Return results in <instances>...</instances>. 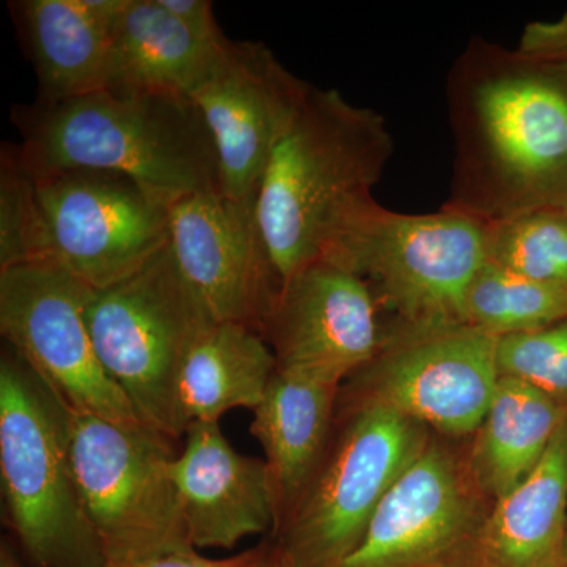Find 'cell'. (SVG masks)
Returning <instances> with one entry per match:
<instances>
[{"label": "cell", "instance_id": "6da1fadb", "mask_svg": "<svg viewBox=\"0 0 567 567\" xmlns=\"http://www.w3.org/2000/svg\"><path fill=\"white\" fill-rule=\"evenodd\" d=\"M453 183L443 207L484 224L567 213V80L475 37L446 82Z\"/></svg>", "mask_w": 567, "mask_h": 567}, {"label": "cell", "instance_id": "7a4b0ae2", "mask_svg": "<svg viewBox=\"0 0 567 567\" xmlns=\"http://www.w3.org/2000/svg\"><path fill=\"white\" fill-rule=\"evenodd\" d=\"M394 152L386 118L311 85L268 159L256 215L281 284L323 259L375 203Z\"/></svg>", "mask_w": 567, "mask_h": 567}, {"label": "cell", "instance_id": "3957f363", "mask_svg": "<svg viewBox=\"0 0 567 567\" xmlns=\"http://www.w3.org/2000/svg\"><path fill=\"white\" fill-rule=\"evenodd\" d=\"M14 158L31 174L62 169L128 175L171 203L221 192L218 155L203 114L178 93L103 91L14 106Z\"/></svg>", "mask_w": 567, "mask_h": 567}, {"label": "cell", "instance_id": "277c9868", "mask_svg": "<svg viewBox=\"0 0 567 567\" xmlns=\"http://www.w3.org/2000/svg\"><path fill=\"white\" fill-rule=\"evenodd\" d=\"M70 409L20 353L0 358V484L7 527L33 567H106L85 516Z\"/></svg>", "mask_w": 567, "mask_h": 567}, {"label": "cell", "instance_id": "5b68a950", "mask_svg": "<svg viewBox=\"0 0 567 567\" xmlns=\"http://www.w3.org/2000/svg\"><path fill=\"white\" fill-rule=\"evenodd\" d=\"M328 260L360 276L391 328L466 323L470 284L486 264V224L443 207L427 215L365 208L336 241Z\"/></svg>", "mask_w": 567, "mask_h": 567}, {"label": "cell", "instance_id": "8992f818", "mask_svg": "<svg viewBox=\"0 0 567 567\" xmlns=\"http://www.w3.org/2000/svg\"><path fill=\"white\" fill-rule=\"evenodd\" d=\"M434 432L379 406H336L319 465L271 535L295 567H339L363 539L377 507Z\"/></svg>", "mask_w": 567, "mask_h": 567}, {"label": "cell", "instance_id": "52a82bcc", "mask_svg": "<svg viewBox=\"0 0 567 567\" xmlns=\"http://www.w3.org/2000/svg\"><path fill=\"white\" fill-rule=\"evenodd\" d=\"M69 443L82 506L107 566L194 548L173 480L175 440L145 424L70 410Z\"/></svg>", "mask_w": 567, "mask_h": 567}, {"label": "cell", "instance_id": "ba28073f", "mask_svg": "<svg viewBox=\"0 0 567 567\" xmlns=\"http://www.w3.org/2000/svg\"><path fill=\"white\" fill-rule=\"evenodd\" d=\"M85 316L104 371L141 423L181 440L174 420L178 369L213 320L183 278L169 245L133 275L93 289Z\"/></svg>", "mask_w": 567, "mask_h": 567}, {"label": "cell", "instance_id": "9c48e42d", "mask_svg": "<svg viewBox=\"0 0 567 567\" xmlns=\"http://www.w3.org/2000/svg\"><path fill=\"white\" fill-rule=\"evenodd\" d=\"M498 380L496 339L472 324L385 327L379 352L342 383L339 401L465 440L486 415Z\"/></svg>", "mask_w": 567, "mask_h": 567}, {"label": "cell", "instance_id": "30bf717a", "mask_svg": "<svg viewBox=\"0 0 567 567\" xmlns=\"http://www.w3.org/2000/svg\"><path fill=\"white\" fill-rule=\"evenodd\" d=\"M28 174L44 262L61 265L92 289L133 275L169 245L173 203L128 175L95 169Z\"/></svg>", "mask_w": 567, "mask_h": 567}, {"label": "cell", "instance_id": "8fae6325", "mask_svg": "<svg viewBox=\"0 0 567 567\" xmlns=\"http://www.w3.org/2000/svg\"><path fill=\"white\" fill-rule=\"evenodd\" d=\"M92 287L51 262L0 270V333L74 412L142 424L104 371L87 311Z\"/></svg>", "mask_w": 567, "mask_h": 567}, {"label": "cell", "instance_id": "7c38bea8", "mask_svg": "<svg viewBox=\"0 0 567 567\" xmlns=\"http://www.w3.org/2000/svg\"><path fill=\"white\" fill-rule=\"evenodd\" d=\"M492 505L470 468L466 439L434 434L339 567H470Z\"/></svg>", "mask_w": 567, "mask_h": 567}, {"label": "cell", "instance_id": "4fadbf2b", "mask_svg": "<svg viewBox=\"0 0 567 567\" xmlns=\"http://www.w3.org/2000/svg\"><path fill=\"white\" fill-rule=\"evenodd\" d=\"M311 85L260 41L226 40L189 99L212 134L227 197L256 203L275 145Z\"/></svg>", "mask_w": 567, "mask_h": 567}, {"label": "cell", "instance_id": "5bb4252c", "mask_svg": "<svg viewBox=\"0 0 567 567\" xmlns=\"http://www.w3.org/2000/svg\"><path fill=\"white\" fill-rule=\"evenodd\" d=\"M169 249L213 322L241 323L260 333L281 281L260 233L256 203L223 192L174 200Z\"/></svg>", "mask_w": 567, "mask_h": 567}, {"label": "cell", "instance_id": "9a60e30c", "mask_svg": "<svg viewBox=\"0 0 567 567\" xmlns=\"http://www.w3.org/2000/svg\"><path fill=\"white\" fill-rule=\"evenodd\" d=\"M380 316L364 279L317 260L281 284L260 334L279 369L342 385L379 352L385 338Z\"/></svg>", "mask_w": 567, "mask_h": 567}, {"label": "cell", "instance_id": "2e32d148", "mask_svg": "<svg viewBox=\"0 0 567 567\" xmlns=\"http://www.w3.org/2000/svg\"><path fill=\"white\" fill-rule=\"evenodd\" d=\"M183 436L173 480L193 547L233 550L245 537L274 533L275 495L265 458L237 453L219 423H194Z\"/></svg>", "mask_w": 567, "mask_h": 567}, {"label": "cell", "instance_id": "e0dca14e", "mask_svg": "<svg viewBox=\"0 0 567 567\" xmlns=\"http://www.w3.org/2000/svg\"><path fill=\"white\" fill-rule=\"evenodd\" d=\"M125 0L9 2L39 80V102L61 103L106 87L111 37Z\"/></svg>", "mask_w": 567, "mask_h": 567}, {"label": "cell", "instance_id": "ac0fdd59", "mask_svg": "<svg viewBox=\"0 0 567 567\" xmlns=\"http://www.w3.org/2000/svg\"><path fill=\"white\" fill-rule=\"evenodd\" d=\"M339 391V383L278 368L252 410L251 434L264 447L274 487V533L323 456L333 432Z\"/></svg>", "mask_w": 567, "mask_h": 567}, {"label": "cell", "instance_id": "d6986e66", "mask_svg": "<svg viewBox=\"0 0 567 567\" xmlns=\"http://www.w3.org/2000/svg\"><path fill=\"white\" fill-rule=\"evenodd\" d=\"M567 420L527 480L496 499L470 567H567Z\"/></svg>", "mask_w": 567, "mask_h": 567}, {"label": "cell", "instance_id": "ffe728a7", "mask_svg": "<svg viewBox=\"0 0 567 567\" xmlns=\"http://www.w3.org/2000/svg\"><path fill=\"white\" fill-rule=\"evenodd\" d=\"M278 363L259 331L212 322L194 339L178 369L174 420L181 439L194 423H219L234 409L254 410Z\"/></svg>", "mask_w": 567, "mask_h": 567}, {"label": "cell", "instance_id": "44dd1931", "mask_svg": "<svg viewBox=\"0 0 567 567\" xmlns=\"http://www.w3.org/2000/svg\"><path fill=\"white\" fill-rule=\"evenodd\" d=\"M226 40L189 31L158 0H125L112 29L104 89L189 96Z\"/></svg>", "mask_w": 567, "mask_h": 567}, {"label": "cell", "instance_id": "7402d4cb", "mask_svg": "<svg viewBox=\"0 0 567 567\" xmlns=\"http://www.w3.org/2000/svg\"><path fill=\"white\" fill-rule=\"evenodd\" d=\"M567 412L535 388L499 377L466 456L477 486L492 502L509 494L546 456Z\"/></svg>", "mask_w": 567, "mask_h": 567}, {"label": "cell", "instance_id": "603a6c76", "mask_svg": "<svg viewBox=\"0 0 567 567\" xmlns=\"http://www.w3.org/2000/svg\"><path fill=\"white\" fill-rule=\"evenodd\" d=\"M565 316L567 287L535 281L487 260L466 292V323L495 339L528 333Z\"/></svg>", "mask_w": 567, "mask_h": 567}, {"label": "cell", "instance_id": "cb8c5ba5", "mask_svg": "<svg viewBox=\"0 0 567 567\" xmlns=\"http://www.w3.org/2000/svg\"><path fill=\"white\" fill-rule=\"evenodd\" d=\"M486 260L535 281L567 287V213H524L486 224Z\"/></svg>", "mask_w": 567, "mask_h": 567}, {"label": "cell", "instance_id": "d4e9b609", "mask_svg": "<svg viewBox=\"0 0 567 567\" xmlns=\"http://www.w3.org/2000/svg\"><path fill=\"white\" fill-rule=\"evenodd\" d=\"M496 368L567 412V316L528 333L496 339Z\"/></svg>", "mask_w": 567, "mask_h": 567}, {"label": "cell", "instance_id": "484cf974", "mask_svg": "<svg viewBox=\"0 0 567 567\" xmlns=\"http://www.w3.org/2000/svg\"><path fill=\"white\" fill-rule=\"evenodd\" d=\"M39 262L44 252L32 178L6 144L0 159V270Z\"/></svg>", "mask_w": 567, "mask_h": 567}, {"label": "cell", "instance_id": "4316f807", "mask_svg": "<svg viewBox=\"0 0 567 567\" xmlns=\"http://www.w3.org/2000/svg\"><path fill=\"white\" fill-rule=\"evenodd\" d=\"M517 51L544 63L567 80V13L554 21H533L525 25Z\"/></svg>", "mask_w": 567, "mask_h": 567}, {"label": "cell", "instance_id": "83f0119b", "mask_svg": "<svg viewBox=\"0 0 567 567\" xmlns=\"http://www.w3.org/2000/svg\"><path fill=\"white\" fill-rule=\"evenodd\" d=\"M268 550H270V543H264L233 557L207 558L196 548H189V550L171 551L158 557L142 559L132 565L107 567H264Z\"/></svg>", "mask_w": 567, "mask_h": 567}, {"label": "cell", "instance_id": "f1b7e54d", "mask_svg": "<svg viewBox=\"0 0 567 567\" xmlns=\"http://www.w3.org/2000/svg\"><path fill=\"white\" fill-rule=\"evenodd\" d=\"M167 13L175 20L203 37V39L218 41L226 39L213 11V3L208 0H158Z\"/></svg>", "mask_w": 567, "mask_h": 567}, {"label": "cell", "instance_id": "f546056e", "mask_svg": "<svg viewBox=\"0 0 567 567\" xmlns=\"http://www.w3.org/2000/svg\"><path fill=\"white\" fill-rule=\"evenodd\" d=\"M0 567H25L18 558L17 551L6 540H2L0 546Z\"/></svg>", "mask_w": 567, "mask_h": 567}, {"label": "cell", "instance_id": "4dcf8cb0", "mask_svg": "<svg viewBox=\"0 0 567 567\" xmlns=\"http://www.w3.org/2000/svg\"><path fill=\"white\" fill-rule=\"evenodd\" d=\"M264 567H295V566L292 565V563L289 561V559L284 557L281 551H279L278 548H276L274 546V544H271V540H270V550H268V557H267V559H265Z\"/></svg>", "mask_w": 567, "mask_h": 567}, {"label": "cell", "instance_id": "1f68e13d", "mask_svg": "<svg viewBox=\"0 0 567 567\" xmlns=\"http://www.w3.org/2000/svg\"><path fill=\"white\" fill-rule=\"evenodd\" d=\"M566 563H567V532H566Z\"/></svg>", "mask_w": 567, "mask_h": 567}]
</instances>
